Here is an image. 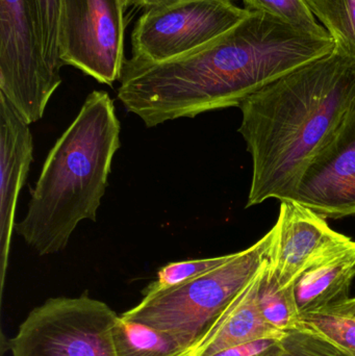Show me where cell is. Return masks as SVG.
Returning a JSON list of instances; mask_svg holds the SVG:
<instances>
[{
	"mask_svg": "<svg viewBox=\"0 0 355 356\" xmlns=\"http://www.w3.org/2000/svg\"><path fill=\"white\" fill-rule=\"evenodd\" d=\"M321 38L254 12L224 35L165 62L125 60L118 99L148 129L240 104L324 56Z\"/></svg>",
	"mask_w": 355,
	"mask_h": 356,
	"instance_id": "obj_1",
	"label": "cell"
},
{
	"mask_svg": "<svg viewBox=\"0 0 355 356\" xmlns=\"http://www.w3.org/2000/svg\"><path fill=\"white\" fill-rule=\"evenodd\" d=\"M355 104V56L338 49L246 98L239 129L252 159L246 207L293 200Z\"/></svg>",
	"mask_w": 355,
	"mask_h": 356,
	"instance_id": "obj_2",
	"label": "cell"
},
{
	"mask_svg": "<svg viewBox=\"0 0 355 356\" xmlns=\"http://www.w3.org/2000/svg\"><path fill=\"white\" fill-rule=\"evenodd\" d=\"M120 129L112 98L94 91L50 149L26 215L15 227L38 254L60 252L79 222L96 221Z\"/></svg>",
	"mask_w": 355,
	"mask_h": 356,
	"instance_id": "obj_3",
	"label": "cell"
},
{
	"mask_svg": "<svg viewBox=\"0 0 355 356\" xmlns=\"http://www.w3.org/2000/svg\"><path fill=\"white\" fill-rule=\"evenodd\" d=\"M274 238L271 228L246 250L185 284L152 296L121 317L170 332L193 349L225 307L249 284L268 259Z\"/></svg>",
	"mask_w": 355,
	"mask_h": 356,
	"instance_id": "obj_4",
	"label": "cell"
},
{
	"mask_svg": "<svg viewBox=\"0 0 355 356\" xmlns=\"http://www.w3.org/2000/svg\"><path fill=\"white\" fill-rule=\"evenodd\" d=\"M118 317L87 293L50 298L28 314L8 349L12 356H117Z\"/></svg>",
	"mask_w": 355,
	"mask_h": 356,
	"instance_id": "obj_5",
	"label": "cell"
},
{
	"mask_svg": "<svg viewBox=\"0 0 355 356\" xmlns=\"http://www.w3.org/2000/svg\"><path fill=\"white\" fill-rule=\"evenodd\" d=\"M60 83L46 62L33 2L0 0V94L31 125L43 118Z\"/></svg>",
	"mask_w": 355,
	"mask_h": 356,
	"instance_id": "obj_6",
	"label": "cell"
},
{
	"mask_svg": "<svg viewBox=\"0 0 355 356\" xmlns=\"http://www.w3.org/2000/svg\"><path fill=\"white\" fill-rule=\"evenodd\" d=\"M252 10L235 0H179L146 10L131 33V58L160 63L221 37Z\"/></svg>",
	"mask_w": 355,
	"mask_h": 356,
	"instance_id": "obj_7",
	"label": "cell"
},
{
	"mask_svg": "<svg viewBox=\"0 0 355 356\" xmlns=\"http://www.w3.org/2000/svg\"><path fill=\"white\" fill-rule=\"evenodd\" d=\"M126 0H60L58 48L63 65L98 83L120 81L124 67Z\"/></svg>",
	"mask_w": 355,
	"mask_h": 356,
	"instance_id": "obj_8",
	"label": "cell"
},
{
	"mask_svg": "<svg viewBox=\"0 0 355 356\" xmlns=\"http://www.w3.org/2000/svg\"><path fill=\"white\" fill-rule=\"evenodd\" d=\"M281 203L268 263L283 288L293 286L310 268L354 248L355 241L331 228L327 218L295 200Z\"/></svg>",
	"mask_w": 355,
	"mask_h": 356,
	"instance_id": "obj_9",
	"label": "cell"
},
{
	"mask_svg": "<svg viewBox=\"0 0 355 356\" xmlns=\"http://www.w3.org/2000/svg\"><path fill=\"white\" fill-rule=\"evenodd\" d=\"M293 200L324 218L355 215V104L308 167Z\"/></svg>",
	"mask_w": 355,
	"mask_h": 356,
	"instance_id": "obj_10",
	"label": "cell"
},
{
	"mask_svg": "<svg viewBox=\"0 0 355 356\" xmlns=\"http://www.w3.org/2000/svg\"><path fill=\"white\" fill-rule=\"evenodd\" d=\"M33 160L29 124L0 94V274L3 288L17 203Z\"/></svg>",
	"mask_w": 355,
	"mask_h": 356,
	"instance_id": "obj_11",
	"label": "cell"
},
{
	"mask_svg": "<svg viewBox=\"0 0 355 356\" xmlns=\"http://www.w3.org/2000/svg\"><path fill=\"white\" fill-rule=\"evenodd\" d=\"M263 268L213 322L189 356H210L245 343L285 336V332L271 326L258 309V290Z\"/></svg>",
	"mask_w": 355,
	"mask_h": 356,
	"instance_id": "obj_12",
	"label": "cell"
},
{
	"mask_svg": "<svg viewBox=\"0 0 355 356\" xmlns=\"http://www.w3.org/2000/svg\"><path fill=\"white\" fill-rule=\"evenodd\" d=\"M354 277L355 247L304 271L293 284L302 317L349 298Z\"/></svg>",
	"mask_w": 355,
	"mask_h": 356,
	"instance_id": "obj_13",
	"label": "cell"
},
{
	"mask_svg": "<svg viewBox=\"0 0 355 356\" xmlns=\"http://www.w3.org/2000/svg\"><path fill=\"white\" fill-rule=\"evenodd\" d=\"M117 356H189L192 347L170 332L119 316L114 327Z\"/></svg>",
	"mask_w": 355,
	"mask_h": 356,
	"instance_id": "obj_14",
	"label": "cell"
},
{
	"mask_svg": "<svg viewBox=\"0 0 355 356\" xmlns=\"http://www.w3.org/2000/svg\"><path fill=\"white\" fill-rule=\"evenodd\" d=\"M258 305L263 318L279 332L286 334L299 327L302 315L296 303L293 286L283 288L279 284L268 259L261 274Z\"/></svg>",
	"mask_w": 355,
	"mask_h": 356,
	"instance_id": "obj_15",
	"label": "cell"
},
{
	"mask_svg": "<svg viewBox=\"0 0 355 356\" xmlns=\"http://www.w3.org/2000/svg\"><path fill=\"white\" fill-rule=\"evenodd\" d=\"M336 43V49L355 56V0H304Z\"/></svg>",
	"mask_w": 355,
	"mask_h": 356,
	"instance_id": "obj_16",
	"label": "cell"
},
{
	"mask_svg": "<svg viewBox=\"0 0 355 356\" xmlns=\"http://www.w3.org/2000/svg\"><path fill=\"white\" fill-rule=\"evenodd\" d=\"M245 8L279 19L304 33L327 37V29L319 24L304 0H243Z\"/></svg>",
	"mask_w": 355,
	"mask_h": 356,
	"instance_id": "obj_17",
	"label": "cell"
},
{
	"mask_svg": "<svg viewBox=\"0 0 355 356\" xmlns=\"http://www.w3.org/2000/svg\"><path fill=\"white\" fill-rule=\"evenodd\" d=\"M231 254L210 259H192L167 264L156 273V278L143 290L144 297L152 296L174 286L185 284L219 266L223 265L233 257Z\"/></svg>",
	"mask_w": 355,
	"mask_h": 356,
	"instance_id": "obj_18",
	"label": "cell"
},
{
	"mask_svg": "<svg viewBox=\"0 0 355 356\" xmlns=\"http://www.w3.org/2000/svg\"><path fill=\"white\" fill-rule=\"evenodd\" d=\"M281 346V356H352L331 339L304 326L286 332Z\"/></svg>",
	"mask_w": 355,
	"mask_h": 356,
	"instance_id": "obj_19",
	"label": "cell"
},
{
	"mask_svg": "<svg viewBox=\"0 0 355 356\" xmlns=\"http://www.w3.org/2000/svg\"><path fill=\"white\" fill-rule=\"evenodd\" d=\"M300 326L318 332L355 356V319L333 314L316 313L302 316Z\"/></svg>",
	"mask_w": 355,
	"mask_h": 356,
	"instance_id": "obj_20",
	"label": "cell"
},
{
	"mask_svg": "<svg viewBox=\"0 0 355 356\" xmlns=\"http://www.w3.org/2000/svg\"><path fill=\"white\" fill-rule=\"evenodd\" d=\"M37 8L40 31L46 62L56 74L60 75L63 65L58 48V22L60 0H31Z\"/></svg>",
	"mask_w": 355,
	"mask_h": 356,
	"instance_id": "obj_21",
	"label": "cell"
},
{
	"mask_svg": "<svg viewBox=\"0 0 355 356\" xmlns=\"http://www.w3.org/2000/svg\"><path fill=\"white\" fill-rule=\"evenodd\" d=\"M281 339H262L238 345L210 356H281Z\"/></svg>",
	"mask_w": 355,
	"mask_h": 356,
	"instance_id": "obj_22",
	"label": "cell"
},
{
	"mask_svg": "<svg viewBox=\"0 0 355 356\" xmlns=\"http://www.w3.org/2000/svg\"><path fill=\"white\" fill-rule=\"evenodd\" d=\"M322 313L346 316V317L354 318L355 319V297L354 298H350L349 297L346 300L329 307Z\"/></svg>",
	"mask_w": 355,
	"mask_h": 356,
	"instance_id": "obj_23",
	"label": "cell"
},
{
	"mask_svg": "<svg viewBox=\"0 0 355 356\" xmlns=\"http://www.w3.org/2000/svg\"><path fill=\"white\" fill-rule=\"evenodd\" d=\"M179 0H126L127 6H135V8H143L145 10L158 8V6H166L173 3Z\"/></svg>",
	"mask_w": 355,
	"mask_h": 356,
	"instance_id": "obj_24",
	"label": "cell"
}]
</instances>
